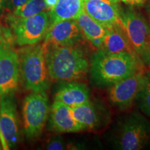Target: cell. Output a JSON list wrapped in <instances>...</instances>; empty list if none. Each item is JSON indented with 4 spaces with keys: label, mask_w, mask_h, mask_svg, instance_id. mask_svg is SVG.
<instances>
[{
    "label": "cell",
    "mask_w": 150,
    "mask_h": 150,
    "mask_svg": "<svg viewBox=\"0 0 150 150\" xmlns=\"http://www.w3.org/2000/svg\"><path fill=\"white\" fill-rule=\"evenodd\" d=\"M20 139L16 106L13 94L0 96V142L3 149H10Z\"/></svg>",
    "instance_id": "9"
},
{
    "label": "cell",
    "mask_w": 150,
    "mask_h": 150,
    "mask_svg": "<svg viewBox=\"0 0 150 150\" xmlns=\"http://www.w3.org/2000/svg\"><path fill=\"white\" fill-rule=\"evenodd\" d=\"M0 143H1V142H0Z\"/></svg>",
    "instance_id": "30"
},
{
    "label": "cell",
    "mask_w": 150,
    "mask_h": 150,
    "mask_svg": "<svg viewBox=\"0 0 150 150\" xmlns=\"http://www.w3.org/2000/svg\"><path fill=\"white\" fill-rule=\"evenodd\" d=\"M28 0H8L5 9L8 11L9 13L13 12L19 7H20L24 4H25Z\"/></svg>",
    "instance_id": "22"
},
{
    "label": "cell",
    "mask_w": 150,
    "mask_h": 150,
    "mask_svg": "<svg viewBox=\"0 0 150 150\" xmlns=\"http://www.w3.org/2000/svg\"><path fill=\"white\" fill-rule=\"evenodd\" d=\"M146 11L147 13L148 18L150 21V0H147V2H146Z\"/></svg>",
    "instance_id": "27"
},
{
    "label": "cell",
    "mask_w": 150,
    "mask_h": 150,
    "mask_svg": "<svg viewBox=\"0 0 150 150\" xmlns=\"http://www.w3.org/2000/svg\"><path fill=\"white\" fill-rule=\"evenodd\" d=\"M83 10V0H58L48 11L50 25L60 21L76 20Z\"/></svg>",
    "instance_id": "17"
},
{
    "label": "cell",
    "mask_w": 150,
    "mask_h": 150,
    "mask_svg": "<svg viewBox=\"0 0 150 150\" xmlns=\"http://www.w3.org/2000/svg\"><path fill=\"white\" fill-rule=\"evenodd\" d=\"M119 0H83V11L93 20L106 27L121 23Z\"/></svg>",
    "instance_id": "11"
},
{
    "label": "cell",
    "mask_w": 150,
    "mask_h": 150,
    "mask_svg": "<svg viewBox=\"0 0 150 150\" xmlns=\"http://www.w3.org/2000/svg\"><path fill=\"white\" fill-rule=\"evenodd\" d=\"M48 97L45 92L29 94L22 106L24 134L28 139H34L41 134L50 114Z\"/></svg>",
    "instance_id": "6"
},
{
    "label": "cell",
    "mask_w": 150,
    "mask_h": 150,
    "mask_svg": "<svg viewBox=\"0 0 150 150\" xmlns=\"http://www.w3.org/2000/svg\"><path fill=\"white\" fill-rule=\"evenodd\" d=\"M110 135L112 147L120 150H139L150 145V122L138 112L117 121Z\"/></svg>",
    "instance_id": "3"
},
{
    "label": "cell",
    "mask_w": 150,
    "mask_h": 150,
    "mask_svg": "<svg viewBox=\"0 0 150 150\" xmlns=\"http://www.w3.org/2000/svg\"><path fill=\"white\" fill-rule=\"evenodd\" d=\"M83 39L76 20H67L50 25L44 42L59 45H79Z\"/></svg>",
    "instance_id": "12"
},
{
    "label": "cell",
    "mask_w": 150,
    "mask_h": 150,
    "mask_svg": "<svg viewBox=\"0 0 150 150\" xmlns=\"http://www.w3.org/2000/svg\"><path fill=\"white\" fill-rule=\"evenodd\" d=\"M54 100H58L70 107L81 105L90 101L88 87L77 81L65 82L57 90Z\"/></svg>",
    "instance_id": "14"
},
{
    "label": "cell",
    "mask_w": 150,
    "mask_h": 150,
    "mask_svg": "<svg viewBox=\"0 0 150 150\" xmlns=\"http://www.w3.org/2000/svg\"><path fill=\"white\" fill-rule=\"evenodd\" d=\"M13 41L8 40L0 45V96L13 94L19 86L20 60L12 47Z\"/></svg>",
    "instance_id": "8"
},
{
    "label": "cell",
    "mask_w": 150,
    "mask_h": 150,
    "mask_svg": "<svg viewBox=\"0 0 150 150\" xmlns=\"http://www.w3.org/2000/svg\"><path fill=\"white\" fill-rule=\"evenodd\" d=\"M20 75L24 87L35 93L45 92L50 83L42 44L27 45L18 51Z\"/></svg>",
    "instance_id": "4"
},
{
    "label": "cell",
    "mask_w": 150,
    "mask_h": 150,
    "mask_svg": "<svg viewBox=\"0 0 150 150\" xmlns=\"http://www.w3.org/2000/svg\"><path fill=\"white\" fill-rule=\"evenodd\" d=\"M76 21L84 38L98 50L102 48L103 40L108 32V27L95 21L83 10L76 19Z\"/></svg>",
    "instance_id": "16"
},
{
    "label": "cell",
    "mask_w": 150,
    "mask_h": 150,
    "mask_svg": "<svg viewBox=\"0 0 150 150\" xmlns=\"http://www.w3.org/2000/svg\"><path fill=\"white\" fill-rule=\"evenodd\" d=\"M99 50L108 53H129L136 55L120 23L108 27V32L103 40L102 48Z\"/></svg>",
    "instance_id": "15"
},
{
    "label": "cell",
    "mask_w": 150,
    "mask_h": 150,
    "mask_svg": "<svg viewBox=\"0 0 150 150\" xmlns=\"http://www.w3.org/2000/svg\"><path fill=\"white\" fill-rule=\"evenodd\" d=\"M143 63L136 55L129 53L112 54L98 50L92 56L90 73L99 86H111L141 70Z\"/></svg>",
    "instance_id": "2"
},
{
    "label": "cell",
    "mask_w": 150,
    "mask_h": 150,
    "mask_svg": "<svg viewBox=\"0 0 150 150\" xmlns=\"http://www.w3.org/2000/svg\"><path fill=\"white\" fill-rule=\"evenodd\" d=\"M136 100L142 112L150 117V70L145 72L143 85Z\"/></svg>",
    "instance_id": "20"
},
{
    "label": "cell",
    "mask_w": 150,
    "mask_h": 150,
    "mask_svg": "<svg viewBox=\"0 0 150 150\" xmlns=\"http://www.w3.org/2000/svg\"><path fill=\"white\" fill-rule=\"evenodd\" d=\"M8 0H0V12L4 10Z\"/></svg>",
    "instance_id": "26"
},
{
    "label": "cell",
    "mask_w": 150,
    "mask_h": 150,
    "mask_svg": "<svg viewBox=\"0 0 150 150\" xmlns=\"http://www.w3.org/2000/svg\"><path fill=\"white\" fill-rule=\"evenodd\" d=\"M45 11H47V8L44 0H28L27 2L18 9L9 13L7 18H26Z\"/></svg>",
    "instance_id": "19"
},
{
    "label": "cell",
    "mask_w": 150,
    "mask_h": 150,
    "mask_svg": "<svg viewBox=\"0 0 150 150\" xmlns=\"http://www.w3.org/2000/svg\"><path fill=\"white\" fill-rule=\"evenodd\" d=\"M121 23L135 53L147 66L150 54V24L132 8L122 9Z\"/></svg>",
    "instance_id": "5"
},
{
    "label": "cell",
    "mask_w": 150,
    "mask_h": 150,
    "mask_svg": "<svg viewBox=\"0 0 150 150\" xmlns=\"http://www.w3.org/2000/svg\"><path fill=\"white\" fill-rule=\"evenodd\" d=\"M67 146H65V142L60 138H54L50 140L46 146L47 149L50 150H61L66 149Z\"/></svg>",
    "instance_id": "21"
},
{
    "label": "cell",
    "mask_w": 150,
    "mask_h": 150,
    "mask_svg": "<svg viewBox=\"0 0 150 150\" xmlns=\"http://www.w3.org/2000/svg\"><path fill=\"white\" fill-rule=\"evenodd\" d=\"M0 149H2V146H1V143H0Z\"/></svg>",
    "instance_id": "29"
},
{
    "label": "cell",
    "mask_w": 150,
    "mask_h": 150,
    "mask_svg": "<svg viewBox=\"0 0 150 150\" xmlns=\"http://www.w3.org/2000/svg\"><path fill=\"white\" fill-rule=\"evenodd\" d=\"M8 40H13L12 31L11 29L4 27L0 24V45Z\"/></svg>",
    "instance_id": "23"
},
{
    "label": "cell",
    "mask_w": 150,
    "mask_h": 150,
    "mask_svg": "<svg viewBox=\"0 0 150 150\" xmlns=\"http://www.w3.org/2000/svg\"><path fill=\"white\" fill-rule=\"evenodd\" d=\"M44 1L47 8V11H50L56 5L58 0H44Z\"/></svg>",
    "instance_id": "25"
},
{
    "label": "cell",
    "mask_w": 150,
    "mask_h": 150,
    "mask_svg": "<svg viewBox=\"0 0 150 150\" xmlns=\"http://www.w3.org/2000/svg\"><path fill=\"white\" fill-rule=\"evenodd\" d=\"M50 125L58 133H75L84 130L73 117L70 106L54 100L50 110Z\"/></svg>",
    "instance_id": "13"
},
{
    "label": "cell",
    "mask_w": 150,
    "mask_h": 150,
    "mask_svg": "<svg viewBox=\"0 0 150 150\" xmlns=\"http://www.w3.org/2000/svg\"><path fill=\"white\" fill-rule=\"evenodd\" d=\"M147 66L149 67V68L150 69V54H149V63H148V64H147Z\"/></svg>",
    "instance_id": "28"
},
{
    "label": "cell",
    "mask_w": 150,
    "mask_h": 150,
    "mask_svg": "<svg viewBox=\"0 0 150 150\" xmlns=\"http://www.w3.org/2000/svg\"><path fill=\"white\" fill-rule=\"evenodd\" d=\"M14 42L19 46L32 45L44 39L50 25L47 11L26 18H7Z\"/></svg>",
    "instance_id": "7"
},
{
    "label": "cell",
    "mask_w": 150,
    "mask_h": 150,
    "mask_svg": "<svg viewBox=\"0 0 150 150\" xmlns=\"http://www.w3.org/2000/svg\"><path fill=\"white\" fill-rule=\"evenodd\" d=\"M42 46L50 79L77 81L87 76L90 62L79 45H59L44 42Z\"/></svg>",
    "instance_id": "1"
},
{
    "label": "cell",
    "mask_w": 150,
    "mask_h": 150,
    "mask_svg": "<svg viewBox=\"0 0 150 150\" xmlns=\"http://www.w3.org/2000/svg\"><path fill=\"white\" fill-rule=\"evenodd\" d=\"M130 6H143L145 5L147 0H119Z\"/></svg>",
    "instance_id": "24"
},
{
    "label": "cell",
    "mask_w": 150,
    "mask_h": 150,
    "mask_svg": "<svg viewBox=\"0 0 150 150\" xmlns=\"http://www.w3.org/2000/svg\"><path fill=\"white\" fill-rule=\"evenodd\" d=\"M145 76V72L141 69L110 86L108 91L110 104L120 110L130 107L142 88Z\"/></svg>",
    "instance_id": "10"
},
{
    "label": "cell",
    "mask_w": 150,
    "mask_h": 150,
    "mask_svg": "<svg viewBox=\"0 0 150 150\" xmlns=\"http://www.w3.org/2000/svg\"><path fill=\"white\" fill-rule=\"evenodd\" d=\"M70 108L73 117L84 130L97 129L101 125L102 117L99 108L91 101Z\"/></svg>",
    "instance_id": "18"
}]
</instances>
